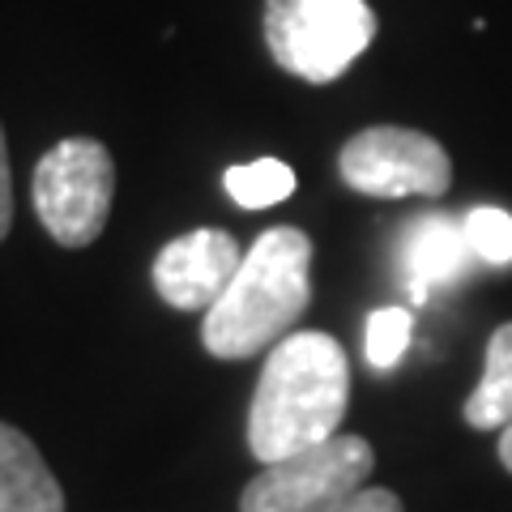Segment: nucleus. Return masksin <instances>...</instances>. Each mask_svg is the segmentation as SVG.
Instances as JSON below:
<instances>
[{"mask_svg":"<svg viewBox=\"0 0 512 512\" xmlns=\"http://www.w3.org/2000/svg\"><path fill=\"white\" fill-rule=\"evenodd\" d=\"M350 402V363L338 338L299 329L269 350L248 410V448L269 466L338 436Z\"/></svg>","mask_w":512,"mask_h":512,"instance_id":"nucleus-1","label":"nucleus"},{"mask_svg":"<svg viewBox=\"0 0 512 512\" xmlns=\"http://www.w3.org/2000/svg\"><path fill=\"white\" fill-rule=\"evenodd\" d=\"M312 239L295 227H269L244 252L231 286L201 320L214 359H252L295 333L312 303Z\"/></svg>","mask_w":512,"mask_h":512,"instance_id":"nucleus-2","label":"nucleus"},{"mask_svg":"<svg viewBox=\"0 0 512 512\" xmlns=\"http://www.w3.org/2000/svg\"><path fill=\"white\" fill-rule=\"evenodd\" d=\"M376 39L367 0H265V47L299 82L329 86Z\"/></svg>","mask_w":512,"mask_h":512,"instance_id":"nucleus-3","label":"nucleus"},{"mask_svg":"<svg viewBox=\"0 0 512 512\" xmlns=\"http://www.w3.org/2000/svg\"><path fill=\"white\" fill-rule=\"evenodd\" d=\"M35 214L60 248H90L103 235L111 197H116V163L94 137H64L39 158L30 180Z\"/></svg>","mask_w":512,"mask_h":512,"instance_id":"nucleus-4","label":"nucleus"},{"mask_svg":"<svg viewBox=\"0 0 512 512\" xmlns=\"http://www.w3.org/2000/svg\"><path fill=\"white\" fill-rule=\"evenodd\" d=\"M376 453L363 436H333L303 453L269 461L239 495V512H329L367 487Z\"/></svg>","mask_w":512,"mask_h":512,"instance_id":"nucleus-5","label":"nucleus"},{"mask_svg":"<svg viewBox=\"0 0 512 512\" xmlns=\"http://www.w3.org/2000/svg\"><path fill=\"white\" fill-rule=\"evenodd\" d=\"M346 188L363 197H444L453 184V158L431 133L402 124H372L355 133L338 154Z\"/></svg>","mask_w":512,"mask_h":512,"instance_id":"nucleus-6","label":"nucleus"},{"mask_svg":"<svg viewBox=\"0 0 512 512\" xmlns=\"http://www.w3.org/2000/svg\"><path fill=\"white\" fill-rule=\"evenodd\" d=\"M239 261L235 235L218 227L188 231L154 256V291L180 312H210L231 286Z\"/></svg>","mask_w":512,"mask_h":512,"instance_id":"nucleus-7","label":"nucleus"},{"mask_svg":"<svg viewBox=\"0 0 512 512\" xmlns=\"http://www.w3.org/2000/svg\"><path fill=\"white\" fill-rule=\"evenodd\" d=\"M470 239L466 227L448 214H419L402 231V278L410 303H427L436 286L457 282L470 269Z\"/></svg>","mask_w":512,"mask_h":512,"instance_id":"nucleus-8","label":"nucleus"},{"mask_svg":"<svg viewBox=\"0 0 512 512\" xmlns=\"http://www.w3.org/2000/svg\"><path fill=\"white\" fill-rule=\"evenodd\" d=\"M0 512H64V491L26 431L0 423Z\"/></svg>","mask_w":512,"mask_h":512,"instance_id":"nucleus-9","label":"nucleus"},{"mask_svg":"<svg viewBox=\"0 0 512 512\" xmlns=\"http://www.w3.org/2000/svg\"><path fill=\"white\" fill-rule=\"evenodd\" d=\"M466 423L474 431H504L512 423V320L491 333L483 380L466 397Z\"/></svg>","mask_w":512,"mask_h":512,"instance_id":"nucleus-10","label":"nucleus"},{"mask_svg":"<svg viewBox=\"0 0 512 512\" xmlns=\"http://www.w3.org/2000/svg\"><path fill=\"white\" fill-rule=\"evenodd\" d=\"M222 184H227L239 210H269V205H282L295 192V171L282 158H252V163L231 167Z\"/></svg>","mask_w":512,"mask_h":512,"instance_id":"nucleus-11","label":"nucleus"},{"mask_svg":"<svg viewBox=\"0 0 512 512\" xmlns=\"http://www.w3.org/2000/svg\"><path fill=\"white\" fill-rule=\"evenodd\" d=\"M410 333H414V312L402 308V303L372 312L367 316V338H363L367 363H372L376 372H393L410 346Z\"/></svg>","mask_w":512,"mask_h":512,"instance_id":"nucleus-12","label":"nucleus"},{"mask_svg":"<svg viewBox=\"0 0 512 512\" xmlns=\"http://www.w3.org/2000/svg\"><path fill=\"white\" fill-rule=\"evenodd\" d=\"M470 239V252L487 265H512V214L500 205H478L461 218Z\"/></svg>","mask_w":512,"mask_h":512,"instance_id":"nucleus-13","label":"nucleus"},{"mask_svg":"<svg viewBox=\"0 0 512 512\" xmlns=\"http://www.w3.org/2000/svg\"><path fill=\"white\" fill-rule=\"evenodd\" d=\"M329 512H406V508L389 487H363V491H355L350 500H342L338 508H329Z\"/></svg>","mask_w":512,"mask_h":512,"instance_id":"nucleus-14","label":"nucleus"},{"mask_svg":"<svg viewBox=\"0 0 512 512\" xmlns=\"http://www.w3.org/2000/svg\"><path fill=\"white\" fill-rule=\"evenodd\" d=\"M13 227V171H9V146H5V128H0V239Z\"/></svg>","mask_w":512,"mask_h":512,"instance_id":"nucleus-15","label":"nucleus"},{"mask_svg":"<svg viewBox=\"0 0 512 512\" xmlns=\"http://www.w3.org/2000/svg\"><path fill=\"white\" fill-rule=\"evenodd\" d=\"M500 461H504V470L512 474V423L500 431Z\"/></svg>","mask_w":512,"mask_h":512,"instance_id":"nucleus-16","label":"nucleus"}]
</instances>
